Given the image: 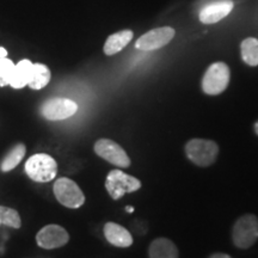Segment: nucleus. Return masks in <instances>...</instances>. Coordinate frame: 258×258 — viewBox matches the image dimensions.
Instances as JSON below:
<instances>
[{"instance_id": "1", "label": "nucleus", "mask_w": 258, "mask_h": 258, "mask_svg": "<svg viewBox=\"0 0 258 258\" xmlns=\"http://www.w3.org/2000/svg\"><path fill=\"white\" fill-rule=\"evenodd\" d=\"M185 154L195 165L208 167L213 165L219 154V146L215 141L207 139H191L185 145Z\"/></svg>"}, {"instance_id": "2", "label": "nucleus", "mask_w": 258, "mask_h": 258, "mask_svg": "<svg viewBox=\"0 0 258 258\" xmlns=\"http://www.w3.org/2000/svg\"><path fill=\"white\" fill-rule=\"evenodd\" d=\"M25 172L35 182H50L57 175V163L49 154H34L25 163Z\"/></svg>"}, {"instance_id": "3", "label": "nucleus", "mask_w": 258, "mask_h": 258, "mask_svg": "<svg viewBox=\"0 0 258 258\" xmlns=\"http://www.w3.org/2000/svg\"><path fill=\"white\" fill-rule=\"evenodd\" d=\"M141 182L137 177L128 175L121 170H112L105 179V189L112 200H120L125 194L138 191Z\"/></svg>"}, {"instance_id": "4", "label": "nucleus", "mask_w": 258, "mask_h": 258, "mask_svg": "<svg viewBox=\"0 0 258 258\" xmlns=\"http://www.w3.org/2000/svg\"><path fill=\"white\" fill-rule=\"evenodd\" d=\"M258 239V218L245 214L239 218L232 230V240L239 249H249Z\"/></svg>"}, {"instance_id": "5", "label": "nucleus", "mask_w": 258, "mask_h": 258, "mask_svg": "<svg viewBox=\"0 0 258 258\" xmlns=\"http://www.w3.org/2000/svg\"><path fill=\"white\" fill-rule=\"evenodd\" d=\"M231 72L225 62H214L208 67L202 78L203 92L209 96L220 95L227 89Z\"/></svg>"}, {"instance_id": "6", "label": "nucleus", "mask_w": 258, "mask_h": 258, "mask_svg": "<svg viewBox=\"0 0 258 258\" xmlns=\"http://www.w3.org/2000/svg\"><path fill=\"white\" fill-rule=\"evenodd\" d=\"M54 195L59 203L67 208L77 209L85 203V195L79 185L67 177H61L54 183Z\"/></svg>"}, {"instance_id": "7", "label": "nucleus", "mask_w": 258, "mask_h": 258, "mask_svg": "<svg viewBox=\"0 0 258 258\" xmlns=\"http://www.w3.org/2000/svg\"><path fill=\"white\" fill-rule=\"evenodd\" d=\"M93 148H95L97 156L112 165L122 167V169L131 166V159H129L127 152L120 145L110 139H99L98 141H96Z\"/></svg>"}, {"instance_id": "8", "label": "nucleus", "mask_w": 258, "mask_h": 258, "mask_svg": "<svg viewBox=\"0 0 258 258\" xmlns=\"http://www.w3.org/2000/svg\"><path fill=\"white\" fill-rule=\"evenodd\" d=\"M77 111V103L69 98H50L41 106V114L48 121L66 120Z\"/></svg>"}, {"instance_id": "9", "label": "nucleus", "mask_w": 258, "mask_h": 258, "mask_svg": "<svg viewBox=\"0 0 258 258\" xmlns=\"http://www.w3.org/2000/svg\"><path fill=\"white\" fill-rule=\"evenodd\" d=\"M175 29L170 27L153 29V30H150L143 35L140 38H138L135 48L145 51L157 50L170 43V41L175 37Z\"/></svg>"}, {"instance_id": "10", "label": "nucleus", "mask_w": 258, "mask_h": 258, "mask_svg": "<svg viewBox=\"0 0 258 258\" xmlns=\"http://www.w3.org/2000/svg\"><path fill=\"white\" fill-rule=\"evenodd\" d=\"M70 241L69 232L59 225L51 224L44 226L37 232L36 243L42 249L53 250L64 246Z\"/></svg>"}, {"instance_id": "11", "label": "nucleus", "mask_w": 258, "mask_h": 258, "mask_svg": "<svg viewBox=\"0 0 258 258\" xmlns=\"http://www.w3.org/2000/svg\"><path fill=\"white\" fill-rule=\"evenodd\" d=\"M232 9H233V3L230 2V0L214 3V4H211L202 9V11L200 12V21L203 24L217 23L222 18H225L226 16L230 15Z\"/></svg>"}, {"instance_id": "12", "label": "nucleus", "mask_w": 258, "mask_h": 258, "mask_svg": "<svg viewBox=\"0 0 258 258\" xmlns=\"http://www.w3.org/2000/svg\"><path fill=\"white\" fill-rule=\"evenodd\" d=\"M104 237L111 245L117 247H129L133 244L131 232L116 222H106L104 225Z\"/></svg>"}, {"instance_id": "13", "label": "nucleus", "mask_w": 258, "mask_h": 258, "mask_svg": "<svg viewBox=\"0 0 258 258\" xmlns=\"http://www.w3.org/2000/svg\"><path fill=\"white\" fill-rule=\"evenodd\" d=\"M148 256L150 258H178V249L172 240L158 238L151 243Z\"/></svg>"}, {"instance_id": "14", "label": "nucleus", "mask_w": 258, "mask_h": 258, "mask_svg": "<svg viewBox=\"0 0 258 258\" xmlns=\"http://www.w3.org/2000/svg\"><path fill=\"white\" fill-rule=\"evenodd\" d=\"M133 36H134L133 31L131 30H122V31L116 32V34L110 35V36L106 38L104 48H103L104 54L108 56L117 54L118 51L123 49L129 42L132 41Z\"/></svg>"}, {"instance_id": "15", "label": "nucleus", "mask_w": 258, "mask_h": 258, "mask_svg": "<svg viewBox=\"0 0 258 258\" xmlns=\"http://www.w3.org/2000/svg\"><path fill=\"white\" fill-rule=\"evenodd\" d=\"M32 64L34 63L27 59L19 61L17 64H15L14 73H12L11 80H10V86L11 88L18 90L28 86L32 72Z\"/></svg>"}, {"instance_id": "16", "label": "nucleus", "mask_w": 258, "mask_h": 258, "mask_svg": "<svg viewBox=\"0 0 258 258\" xmlns=\"http://www.w3.org/2000/svg\"><path fill=\"white\" fill-rule=\"evenodd\" d=\"M51 78L50 70L43 63L32 64V72L28 86L32 90H41L49 84Z\"/></svg>"}, {"instance_id": "17", "label": "nucleus", "mask_w": 258, "mask_h": 258, "mask_svg": "<svg viewBox=\"0 0 258 258\" xmlns=\"http://www.w3.org/2000/svg\"><path fill=\"white\" fill-rule=\"evenodd\" d=\"M240 53L244 62L249 66L258 64V40L254 37L245 38L240 44Z\"/></svg>"}, {"instance_id": "18", "label": "nucleus", "mask_w": 258, "mask_h": 258, "mask_svg": "<svg viewBox=\"0 0 258 258\" xmlns=\"http://www.w3.org/2000/svg\"><path fill=\"white\" fill-rule=\"evenodd\" d=\"M25 152H27V148H25V145L18 144L12 148L11 152H10L8 156L4 158V160L0 164V169H2L3 172H9V171L14 170L15 167L21 163L22 159H23L25 156Z\"/></svg>"}, {"instance_id": "19", "label": "nucleus", "mask_w": 258, "mask_h": 258, "mask_svg": "<svg viewBox=\"0 0 258 258\" xmlns=\"http://www.w3.org/2000/svg\"><path fill=\"white\" fill-rule=\"evenodd\" d=\"M0 224L12 228H21L22 219L16 209L0 206Z\"/></svg>"}, {"instance_id": "20", "label": "nucleus", "mask_w": 258, "mask_h": 258, "mask_svg": "<svg viewBox=\"0 0 258 258\" xmlns=\"http://www.w3.org/2000/svg\"><path fill=\"white\" fill-rule=\"evenodd\" d=\"M15 70V63L8 57H0V86L10 85L12 73Z\"/></svg>"}, {"instance_id": "21", "label": "nucleus", "mask_w": 258, "mask_h": 258, "mask_svg": "<svg viewBox=\"0 0 258 258\" xmlns=\"http://www.w3.org/2000/svg\"><path fill=\"white\" fill-rule=\"evenodd\" d=\"M209 258H232L231 256H228V254H226V253H220V252H218V253H214V254H212L211 257Z\"/></svg>"}, {"instance_id": "22", "label": "nucleus", "mask_w": 258, "mask_h": 258, "mask_svg": "<svg viewBox=\"0 0 258 258\" xmlns=\"http://www.w3.org/2000/svg\"><path fill=\"white\" fill-rule=\"evenodd\" d=\"M8 56V51H6L5 48L0 47V57H6Z\"/></svg>"}, {"instance_id": "23", "label": "nucleus", "mask_w": 258, "mask_h": 258, "mask_svg": "<svg viewBox=\"0 0 258 258\" xmlns=\"http://www.w3.org/2000/svg\"><path fill=\"white\" fill-rule=\"evenodd\" d=\"M253 127H254V133H256V134L258 135V121L256 122V123H254Z\"/></svg>"}, {"instance_id": "24", "label": "nucleus", "mask_w": 258, "mask_h": 258, "mask_svg": "<svg viewBox=\"0 0 258 258\" xmlns=\"http://www.w3.org/2000/svg\"><path fill=\"white\" fill-rule=\"evenodd\" d=\"M125 211H128L129 213H132V212H133V208H132V207H127V208H125Z\"/></svg>"}]
</instances>
